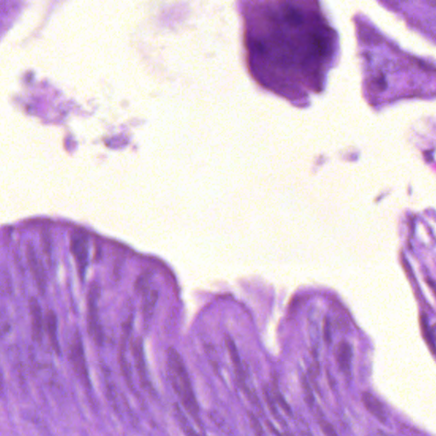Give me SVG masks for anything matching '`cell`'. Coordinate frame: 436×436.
<instances>
[{"label":"cell","mask_w":436,"mask_h":436,"mask_svg":"<svg viewBox=\"0 0 436 436\" xmlns=\"http://www.w3.org/2000/svg\"><path fill=\"white\" fill-rule=\"evenodd\" d=\"M239 10L251 77L295 107H309L339 60V35L321 4L245 1Z\"/></svg>","instance_id":"1"},{"label":"cell","mask_w":436,"mask_h":436,"mask_svg":"<svg viewBox=\"0 0 436 436\" xmlns=\"http://www.w3.org/2000/svg\"><path fill=\"white\" fill-rule=\"evenodd\" d=\"M362 61L363 94L370 107L381 108L400 100L434 99V62L404 51L365 15L355 16Z\"/></svg>","instance_id":"2"},{"label":"cell","mask_w":436,"mask_h":436,"mask_svg":"<svg viewBox=\"0 0 436 436\" xmlns=\"http://www.w3.org/2000/svg\"><path fill=\"white\" fill-rule=\"evenodd\" d=\"M167 365L170 383L178 398L180 399L181 403L201 426L198 402L193 393L188 370L186 369L183 358L174 347H170L168 350Z\"/></svg>","instance_id":"3"},{"label":"cell","mask_w":436,"mask_h":436,"mask_svg":"<svg viewBox=\"0 0 436 436\" xmlns=\"http://www.w3.org/2000/svg\"><path fill=\"white\" fill-rule=\"evenodd\" d=\"M100 297V289L98 285L93 282L90 287L87 297V307H88V315H87V325L88 332L92 339L97 345L103 343L104 336L103 331L100 323L99 315H98V300Z\"/></svg>","instance_id":"4"},{"label":"cell","mask_w":436,"mask_h":436,"mask_svg":"<svg viewBox=\"0 0 436 436\" xmlns=\"http://www.w3.org/2000/svg\"><path fill=\"white\" fill-rule=\"evenodd\" d=\"M69 360L77 377L88 389L91 388V381L87 369L83 342L79 332H75L69 348Z\"/></svg>","instance_id":"5"},{"label":"cell","mask_w":436,"mask_h":436,"mask_svg":"<svg viewBox=\"0 0 436 436\" xmlns=\"http://www.w3.org/2000/svg\"><path fill=\"white\" fill-rule=\"evenodd\" d=\"M71 251L74 255L76 261L77 269L79 272V276L84 279V274L88 266V257H89V244L86 236L84 233H75L73 234L71 238Z\"/></svg>","instance_id":"6"},{"label":"cell","mask_w":436,"mask_h":436,"mask_svg":"<svg viewBox=\"0 0 436 436\" xmlns=\"http://www.w3.org/2000/svg\"><path fill=\"white\" fill-rule=\"evenodd\" d=\"M27 258H28L31 273L33 274V279L35 280L38 291L43 294L46 290V274L43 271V266L37 256L35 250L31 244H29L27 247Z\"/></svg>","instance_id":"7"},{"label":"cell","mask_w":436,"mask_h":436,"mask_svg":"<svg viewBox=\"0 0 436 436\" xmlns=\"http://www.w3.org/2000/svg\"><path fill=\"white\" fill-rule=\"evenodd\" d=\"M31 324L33 330V337L37 342H40L43 337V320L42 310L38 300L32 297L29 301Z\"/></svg>","instance_id":"8"},{"label":"cell","mask_w":436,"mask_h":436,"mask_svg":"<svg viewBox=\"0 0 436 436\" xmlns=\"http://www.w3.org/2000/svg\"><path fill=\"white\" fill-rule=\"evenodd\" d=\"M132 354L134 356L135 364L137 367V373L139 376L140 380L143 387H147L148 381L147 378V370H146V362H145L143 346L141 338H137L132 344Z\"/></svg>","instance_id":"9"},{"label":"cell","mask_w":436,"mask_h":436,"mask_svg":"<svg viewBox=\"0 0 436 436\" xmlns=\"http://www.w3.org/2000/svg\"><path fill=\"white\" fill-rule=\"evenodd\" d=\"M352 347L347 342H341L336 348V360L340 370L345 375H350L352 361Z\"/></svg>","instance_id":"10"},{"label":"cell","mask_w":436,"mask_h":436,"mask_svg":"<svg viewBox=\"0 0 436 436\" xmlns=\"http://www.w3.org/2000/svg\"><path fill=\"white\" fill-rule=\"evenodd\" d=\"M362 402L365 408L370 412L373 416L375 417L378 421L385 424L387 421L386 411L383 407V404L377 397L373 396V394L369 392H364L361 396Z\"/></svg>","instance_id":"11"},{"label":"cell","mask_w":436,"mask_h":436,"mask_svg":"<svg viewBox=\"0 0 436 436\" xmlns=\"http://www.w3.org/2000/svg\"><path fill=\"white\" fill-rule=\"evenodd\" d=\"M225 343L228 348V354L230 355L231 360L233 363L234 372H235L236 378L238 380V383L241 386V388L245 389L246 388V383H245V374H244L243 367L241 364V358L238 355V350L236 347L234 342L229 336H226Z\"/></svg>","instance_id":"12"},{"label":"cell","mask_w":436,"mask_h":436,"mask_svg":"<svg viewBox=\"0 0 436 436\" xmlns=\"http://www.w3.org/2000/svg\"><path fill=\"white\" fill-rule=\"evenodd\" d=\"M143 305H142V315L146 325H148L150 320L152 319L155 311V305L159 298V293L155 290H148L145 292Z\"/></svg>","instance_id":"13"},{"label":"cell","mask_w":436,"mask_h":436,"mask_svg":"<svg viewBox=\"0 0 436 436\" xmlns=\"http://www.w3.org/2000/svg\"><path fill=\"white\" fill-rule=\"evenodd\" d=\"M46 329L48 332L49 338L51 341V345L53 347L54 350L57 354L60 353V347H59L58 340H57V335H56V331H57V325H56V315L54 314L53 311L50 310L46 314Z\"/></svg>","instance_id":"14"},{"label":"cell","mask_w":436,"mask_h":436,"mask_svg":"<svg viewBox=\"0 0 436 436\" xmlns=\"http://www.w3.org/2000/svg\"><path fill=\"white\" fill-rule=\"evenodd\" d=\"M177 407V417H178V422L180 423V426L183 429V433L186 436H201L197 432L193 429V427L191 426L190 424H188L185 417L183 415V412L181 411L180 408L178 406Z\"/></svg>","instance_id":"15"},{"label":"cell","mask_w":436,"mask_h":436,"mask_svg":"<svg viewBox=\"0 0 436 436\" xmlns=\"http://www.w3.org/2000/svg\"><path fill=\"white\" fill-rule=\"evenodd\" d=\"M150 274L148 272H145L138 278L136 283V289L140 292L144 294L145 292L148 291L149 287Z\"/></svg>","instance_id":"16"},{"label":"cell","mask_w":436,"mask_h":436,"mask_svg":"<svg viewBox=\"0 0 436 436\" xmlns=\"http://www.w3.org/2000/svg\"><path fill=\"white\" fill-rule=\"evenodd\" d=\"M249 420H250V423H251V427H252V429H253L254 432H255V434H256V436H264V430H263V427H261V424L259 423L258 420L256 419V417L254 416L253 414L251 413V412H249Z\"/></svg>","instance_id":"17"},{"label":"cell","mask_w":436,"mask_h":436,"mask_svg":"<svg viewBox=\"0 0 436 436\" xmlns=\"http://www.w3.org/2000/svg\"><path fill=\"white\" fill-rule=\"evenodd\" d=\"M320 426L325 436H338L337 433H336V431H335L334 428L328 422L325 421L323 419H320Z\"/></svg>","instance_id":"18"},{"label":"cell","mask_w":436,"mask_h":436,"mask_svg":"<svg viewBox=\"0 0 436 436\" xmlns=\"http://www.w3.org/2000/svg\"><path fill=\"white\" fill-rule=\"evenodd\" d=\"M274 395H275L276 401L279 404V406L281 407L282 410H283L286 413L288 414L289 416H291V415H292V410L290 408L289 405L287 403V401H285V399L283 398V396H281V394L279 393V391H276V392H274Z\"/></svg>","instance_id":"19"},{"label":"cell","mask_w":436,"mask_h":436,"mask_svg":"<svg viewBox=\"0 0 436 436\" xmlns=\"http://www.w3.org/2000/svg\"><path fill=\"white\" fill-rule=\"evenodd\" d=\"M302 385H303V390H304L305 392V396H307L308 403L311 405V404H313V401H314V397H313L311 388H310V385H309V383H307V381H303V382H302Z\"/></svg>","instance_id":"20"},{"label":"cell","mask_w":436,"mask_h":436,"mask_svg":"<svg viewBox=\"0 0 436 436\" xmlns=\"http://www.w3.org/2000/svg\"><path fill=\"white\" fill-rule=\"evenodd\" d=\"M5 395V383H4V378L1 373H0V396H3Z\"/></svg>","instance_id":"21"}]
</instances>
